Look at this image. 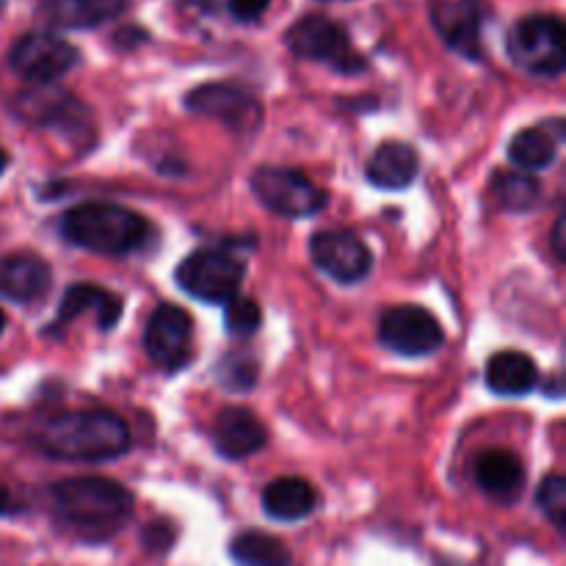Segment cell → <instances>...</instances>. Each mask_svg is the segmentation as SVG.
Wrapping results in <instances>:
<instances>
[{
    "instance_id": "6da1fadb",
    "label": "cell",
    "mask_w": 566,
    "mask_h": 566,
    "mask_svg": "<svg viewBox=\"0 0 566 566\" xmlns=\"http://www.w3.org/2000/svg\"><path fill=\"white\" fill-rule=\"evenodd\" d=\"M61 528L83 542H105L133 517V492L111 479H66L50 490Z\"/></svg>"
},
{
    "instance_id": "7a4b0ae2",
    "label": "cell",
    "mask_w": 566,
    "mask_h": 566,
    "mask_svg": "<svg viewBox=\"0 0 566 566\" xmlns=\"http://www.w3.org/2000/svg\"><path fill=\"white\" fill-rule=\"evenodd\" d=\"M39 451L59 462H111L130 448L125 420L108 409H75L50 418L36 434Z\"/></svg>"
},
{
    "instance_id": "3957f363",
    "label": "cell",
    "mask_w": 566,
    "mask_h": 566,
    "mask_svg": "<svg viewBox=\"0 0 566 566\" xmlns=\"http://www.w3.org/2000/svg\"><path fill=\"white\" fill-rule=\"evenodd\" d=\"M61 235L75 247L97 254H127L147 243V219L114 202H86L66 210Z\"/></svg>"
},
{
    "instance_id": "277c9868",
    "label": "cell",
    "mask_w": 566,
    "mask_h": 566,
    "mask_svg": "<svg viewBox=\"0 0 566 566\" xmlns=\"http://www.w3.org/2000/svg\"><path fill=\"white\" fill-rule=\"evenodd\" d=\"M509 55L517 66L534 75H562L566 64L564 25L558 17L531 14L509 33Z\"/></svg>"
},
{
    "instance_id": "5b68a950",
    "label": "cell",
    "mask_w": 566,
    "mask_h": 566,
    "mask_svg": "<svg viewBox=\"0 0 566 566\" xmlns=\"http://www.w3.org/2000/svg\"><path fill=\"white\" fill-rule=\"evenodd\" d=\"M243 263L224 249H199L177 269V285L205 304H227L238 296Z\"/></svg>"
},
{
    "instance_id": "8992f818",
    "label": "cell",
    "mask_w": 566,
    "mask_h": 566,
    "mask_svg": "<svg viewBox=\"0 0 566 566\" xmlns=\"http://www.w3.org/2000/svg\"><path fill=\"white\" fill-rule=\"evenodd\" d=\"M252 191L260 202L280 216L302 219L318 213L326 205V193L298 169L260 166L252 175Z\"/></svg>"
},
{
    "instance_id": "52a82bcc",
    "label": "cell",
    "mask_w": 566,
    "mask_h": 566,
    "mask_svg": "<svg viewBox=\"0 0 566 566\" xmlns=\"http://www.w3.org/2000/svg\"><path fill=\"white\" fill-rule=\"evenodd\" d=\"M287 48L293 55L307 61H326L340 72H359L365 66L363 55L354 53L346 31L335 20L321 14L302 17L293 22L285 36Z\"/></svg>"
},
{
    "instance_id": "ba28073f",
    "label": "cell",
    "mask_w": 566,
    "mask_h": 566,
    "mask_svg": "<svg viewBox=\"0 0 566 566\" xmlns=\"http://www.w3.org/2000/svg\"><path fill=\"white\" fill-rule=\"evenodd\" d=\"M9 64L25 81L48 86L77 64V50L59 33L31 31L11 44Z\"/></svg>"
},
{
    "instance_id": "9c48e42d",
    "label": "cell",
    "mask_w": 566,
    "mask_h": 566,
    "mask_svg": "<svg viewBox=\"0 0 566 566\" xmlns=\"http://www.w3.org/2000/svg\"><path fill=\"white\" fill-rule=\"evenodd\" d=\"M379 337L392 354H401V357H429L446 340L440 321L429 310L415 307V304L387 310L381 315Z\"/></svg>"
},
{
    "instance_id": "30bf717a",
    "label": "cell",
    "mask_w": 566,
    "mask_h": 566,
    "mask_svg": "<svg viewBox=\"0 0 566 566\" xmlns=\"http://www.w3.org/2000/svg\"><path fill=\"white\" fill-rule=\"evenodd\" d=\"M144 352L158 368L180 370L191 359V318L177 304H160L144 329Z\"/></svg>"
},
{
    "instance_id": "8fae6325",
    "label": "cell",
    "mask_w": 566,
    "mask_h": 566,
    "mask_svg": "<svg viewBox=\"0 0 566 566\" xmlns=\"http://www.w3.org/2000/svg\"><path fill=\"white\" fill-rule=\"evenodd\" d=\"M310 254H313V263L340 285H354L365 280L370 271L368 247L348 230L315 232L310 241Z\"/></svg>"
},
{
    "instance_id": "7c38bea8",
    "label": "cell",
    "mask_w": 566,
    "mask_h": 566,
    "mask_svg": "<svg viewBox=\"0 0 566 566\" xmlns=\"http://www.w3.org/2000/svg\"><path fill=\"white\" fill-rule=\"evenodd\" d=\"M186 105L193 114L224 122L232 130H247L260 122L258 99L247 88L232 86V83H205L188 94Z\"/></svg>"
},
{
    "instance_id": "4fadbf2b",
    "label": "cell",
    "mask_w": 566,
    "mask_h": 566,
    "mask_svg": "<svg viewBox=\"0 0 566 566\" xmlns=\"http://www.w3.org/2000/svg\"><path fill=\"white\" fill-rule=\"evenodd\" d=\"M17 116L31 125H48L59 127V130L72 133V136H81L88 130V125H83V105L77 103L72 94L61 92L55 86H33L28 92H22L17 97Z\"/></svg>"
},
{
    "instance_id": "5bb4252c",
    "label": "cell",
    "mask_w": 566,
    "mask_h": 566,
    "mask_svg": "<svg viewBox=\"0 0 566 566\" xmlns=\"http://www.w3.org/2000/svg\"><path fill=\"white\" fill-rule=\"evenodd\" d=\"M442 42L464 59H481V0H429Z\"/></svg>"
},
{
    "instance_id": "9a60e30c",
    "label": "cell",
    "mask_w": 566,
    "mask_h": 566,
    "mask_svg": "<svg viewBox=\"0 0 566 566\" xmlns=\"http://www.w3.org/2000/svg\"><path fill=\"white\" fill-rule=\"evenodd\" d=\"M50 285H53V271L36 254L17 252L0 260V296L9 302H39L50 291Z\"/></svg>"
},
{
    "instance_id": "2e32d148",
    "label": "cell",
    "mask_w": 566,
    "mask_h": 566,
    "mask_svg": "<svg viewBox=\"0 0 566 566\" xmlns=\"http://www.w3.org/2000/svg\"><path fill=\"white\" fill-rule=\"evenodd\" d=\"M265 426L252 409L227 407L221 409L213 426L216 451L224 459H247L265 446Z\"/></svg>"
},
{
    "instance_id": "e0dca14e",
    "label": "cell",
    "mask_w": 566,
    "mask_h": 566,
    "mask_svg": "<svg viewBox=\"0 0 566 566\" xmlns=\"http://www.w3.org/2000/svg\"><path fill=\"white\" fill-rule=\"evenodd\" d=\"M94 313V321L103 332L114 329L122 318V298L116 293L105 291V287L92 285V282H77L61 298V307L55 321L50 324V329H59V326L72 324L81 315Z\"/></svg>"
},
{
    "instance_id": "ac0fdd59",
    "label": "cell",
    "mask_w": 566,
    "mask_h": 566,
    "mask_svg": "<svg viewBox=\"0 0 566 566\" xmlns=\"http://www.w3.org/2000/svg\"><path fill=\"white\" fill-rule=\"evenodd\" d=\"M365 175L376 188H387V191H398V188L412 186L418 177V153L415 147L403 142H387L370 155Z\"/></svg>"
},
{
    "instance_id": "d6986e66",
    "label": "cell",
    "mask_w": 566,
    "mask_h": 566,
    "mask_svg": "<svg viewBox=\"0 0 566 566\" xmlns=\"http://www.w3.org/2000/svg\"><path fill=\"white\" fill-rule=\"evenodd\" d=\"M539 385V368L523 352H501L486 365V387L495 396L520 398L528 396Z\"/></svg>"
},
{
    "instance_id": "ffe728a7",
    "label": "cell",
    "mask_w": 566,
    "mask_h": 566,
    "mask_svg": "<svg viewBox=\"0 0 566 566\" xmlns=\"http://www.w3.org/2000/svg\"><path fill=\"white\" fill-rule=\"evenodd\" d=\"M564 142V122L553 119V125L528 127L517 133L509 144V158L520 166V171H539L556 160L558 147Z\"/></svg>"
},
{
    "instance_id": "44dd1931",
    "label": "cell",
    "mask_w": 566,
    "mask_h": 566,
    "mask_svg": "<svg viewBox=\"0 0 566 566\" xmlns=\"http://www.w3.org/2000/svg\"><path fill=\"white\" fill-rule=\"evenodd\" d=\"M318 506V495L313 486L296 475H285V479L271 481L263 490V509L271 520H282V523H296V520L310 517Z\"/></svg>"
},
{
    "instance_id": "7402d4cb",
    "label": "cell",
    "mask_w": 566,
    "mask_h": 566,
    "mask_svg": "<svg viewBox=\"0 0 566 566\" xmlns=\"http://www.w3.org/2000/svg\"><path fill=\"white\" fill-rule=\"evenodd\" d=\"M125 0H42L39 14L53 28H94L116 17Z\"/></svg>"
},
{
    "instance_id": "603a6c76",
    "label": "cell",
    "mask_w": 566,
    "mask_h": 566,
    "mask_svg": "<svg viewBox=\"0 0 566 566\" xmlns=\"http://www.w3.org/2000/svg\"><path fill=\"white\" fill-rule=\"evenodd\" d=\"M525 479L523 462L512 451H484L475 459V484L492 497H512Z\"/></svg>"
},
{
    "instance_id": "cb8c5ba5",
    "label": "cell",
    "mask_w": 566,
    "mask_h": 566,
    "mask_svg": "<svg viewBox=\"0 0 566 566\" xmlns=\"http://www.w3.org/2000/svg\"><path fill=\"white\" fill-rule=\"evenodd\" d=\"M230 558L238 566H291V551L260 531H243L230 542Z\"/></svg>"
},
{
    "instance_id": "d4e9b609",
    "label": "cell",
    "mask_w": 566,
    "mask_h": 566,
    "mask_svg": "<svg viewBox=\"0 0 566 566\" xmlns=\"http://www.w3.org/2000/svg\"><path fill=\"white\" fill-rule=\"evenodd\" d=\"M497 202L512 213H525L539 202V180L528 171H497L492 180Z\"/></svg>"
},
{
    "instance_id": "484cf974",
    "label": "cell",
    "mask_w": 566,
    "mask_h": 566,
    "mask_svg": "<svg viewBox=\"0 0 566 566\" xmlns=\"http://www.w3.org/2000/svg\"><path fill=\"white\" fill-rule=\"evenodd\" d=\"M216 379L221 381V387L232 392L252 390L254 381H258V363L249 354L232 352L216 365Z\"/></svg>"
},
{
    "instance_id": "4316f807",
    "label": "cell",
    "mask_w": 566,
    "mask_h": 566,
    "mask_svg": "<svg viewBox=\"0 0 566 566\" xmlns=\"http://www.w3.org/2000/svg\"><path fill=\"white\" fill-rule=\"evenodd\" d=\"M260 321H263V313H260V304L249 296H232L224 307V324L227 332L232 337H252L254 332L260 329Z\"/></svg>"
},
{
    "instance_id": "83f0119b",
    "label": "cell",
    "mask_w": 566,
    "mask_h": 566,
    "mask_svg": "<svg viewBox=\"0 0 566 566\" xmlns=\"http://www.w3.org/2000/svg\"><path fill=\"white\" fill-rule=\"evenodd\" d=\"M536 503L545 512V517L556 525L558 531L566 528V479L553 473L542 481L539 492H536Z\"/></svg>"
},
{
    "instance_id": "f1b7e54d",
    "label": "cell",
    "mask_w": 566,
    "mask_h": 566,
    "mask_svg": "<svg viewBox=\"0 0 566 566\" xmlns=\"http://www.w3.org/2000/svg\"><path fill=\"white\" fill-rule=\"evenodd\" d=\"M142 542H144V547H147V551L164 553V551H169L171 542H175V531H171L169 523H155V525H149L147 531H144Z\"/></svg>"
},
{
    "instance_id": "f546056e",
    "label": "cell",
    "mask_w": 566,
    "mask_h": 566,
    "mask_svg": "<svg viewBox=\"0 0 566 566\" xmlns=\"http://www.w3.org/2000/svg\"><path fill=\"white\" fill-rule=\"evenodd\" d=\"M271 0H230V14L238 22H254L265 14Z\"/></svg>"
},
{
    "instance_id": "4dcf8cb0",
    "label": "cell",
    "mask_w": 566,
    "mask_h": 566,
    "mask_svg": "<svg viewBox=\"0 0 566 566\" xmlns=\"http://www.w3.org/2000/svg\"><path fill=\"white\" fill-rule=\"evenodd\" d=\"M564 227H566V221H564V216L562 219L556 221V227H553V252H556V258L562 260H566V254H564Z\"/></svg>"
},
{
    "instance_id": "1f68e13d",
    "label": "cell",
    "mask_w": 566,
    "mask_h": 566,
    "mask_svg": "<svg viewBox=\"0 0 566 566\" xmlns=\"http://www.w3.org/2000/svg\"><path fill=\"white\" fill-rule=\"evenodd\" d=\"M11 512H14V501H11L9 490L0 484V514H11Z\"/></svg>"
},
{
    "instance_id": "d6a6232c",
    "label": "cell",
    "mask_w": 566,
    "mask_h": 566,
    "mask_svg": "<svg viewBox=\"0 0 566 566\" xmlns=\"http://www.w3.org/2000/svg\"><path fill=\"white\" fill-rule=\"evenodd\" d=\"M6 166H9V155H6V149L0 147V175L6 171Z\"/></svg>"
},
{
    "instance_id": "836d02e7",
    "label": "cell",
    "mask_w": 566,
    "mask_h": 566,
    "mask_svg": "<svg viewBox=\"0 0 566 566\" xmlns=\"http://www.w3.org/2000/svg\"><path fill=\"white\" fill-rule=\"evenodd\" d=\"M3 329H6V315L3 310H0V335H3Z\"/></svg>"
},
{
    "instance_id": "e575fe53",
    "label": "cell",
    "mask_w": 566,
    "mask_h": 566,
    "mask_svg": "<svg viewBox=\"0 0 566 566\" xmlns=\"http://www.w3.org/2000/svg\"><path fill=\"white\" fill-rule=\"evenodd\" d=\"M0 3H3V0H0Z\"/></svg>"
}]
</instances>
